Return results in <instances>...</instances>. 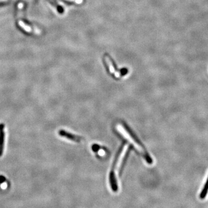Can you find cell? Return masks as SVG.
<instances>
[{
	"instance_id": "9",
	"label": "cell",
	"mask_w": 208,
	"mask_h": 208,
	"mask_svg": "<svg viewBox=\"0 0 208 208\" xmlns=\"http://www.w3.org/2000/svg\"><path fill=\"white\" fill-rule=\"evenodd\" d=\"M5 182H6V178L2 175H0V184L4 183Z\"/></svg>"
},
{
	"instance_id": "7",
	"label": "cell",
	"mask_w": 208,
	"mask_h": 208,
	"mask_svg": "<svg viewBox=\"0 0 208 208\" xmlns=\"http://www.w3.org/2000/svg\"><path fill=\"white\" fill-rule=\"evenodd\" d=\"M208 179H207V182H206V183H205V186H204V188L202 189V191H201V193H200V198L201 199H202V200H203V199H204L205 197H206V196H207V194H208Z\"/></svg>"
},
{
	"instance_id": "3",
	"label": "cell",
	"mask_w": 208,
	"mask_h": 208,
	"mask_svg": "<svg viewBox=\"0 0 208 208\" xmlns=\"http://www.w3.org/2000/svg\"><path fill=\"white\" fill-rule=\"evenodd\" d=\"M103 60L104 66L107 69V71L114 78H119L127 74L128 72V69L124 68L121 69L120 70H119L113 59L108 54H105Z\"/></svg>"
},
{
	"instance_id": "4",
	"label": "cell",
	"mask_w": 208,
	"mask_h": 208,
	"mask_svg": "<svg viewBox=\"0 0 208 208\" xmlns=\"http://www.w3.org/2000/svg\"><path fill=\"white\" fill-rule=\"evenodd\" d=\"M58 134L60 136L62 137L66 138L68 139L71 140L72 141L75 142H81L82 141L84 138L83 137L81 136H78L74 134L68 133L66 131H64L63 130H61L58 131Z\"/></svg>"
},
{
	"instance_id": "2",
	"label": "cell",
	"mask_w": 208,
	"mask_h": 208,
	"mask_svg": "<svg viewBox=\"0 0 208 208\" xmlns=\"http://www.w3.org/2000/svg\"><path fill=\"white\" fill-rule=\"evenodd\" d=\"M117 130L129 141L132 143L135 149L138 150V151L140 153L143 158H144L148 164H153V161L152 158H151L149 153L130 128H129L127 125L123 123L117 125Z\"/></svg>"
},
{
	"instance_id": "5",
	"label": "cell",
	"mask_w": 208,
	"mask_h": 208,
	"mask_svg": "<svg viewBox=\"0 0 208 208\" xmlns=\"http://www.w3.org/2000/svg\"><path fill=\"white\" fill-rule=\"evenodd\" d=\"M92 150L96 153H98V154L100 155V156H103L106 154V151L104 148H102L98 145H94L92 146Z\"/></svg>"
},
{
	"instance_id": "6",
	"label": "cell",
	"mask_w": 208,
	"mask_h": 208,
	"mask_svg": "<svg viewBox=\"0 0 208 208\" xmlns=\"http://www.w3.org/2000/svg\"><path fill=\"white\" fill-rule=\"evenodd\" d=\"M4 137H5V133H4L2 130H0V157L3 154Z\"/></svg>"
},
{
	"instance_id": "1",
	"label": "cell",
	"mask_w": 208,
	"mask_h": 208,
	"mask_svg": "<svg viewBox=\"0 0 208 208\" xmlns=\"http://www.w3.org/2000/svg\"><path fill=\"white\" fill-rule=\"evenodd\" d=\"M131 147V146H130ZM130 147L127 144H123L117 151L113 163L111 166V169L109 172V180L110 187L114 192H117L119 190L118 183L116 176V171L118 169L119 177L121 176L123 168L125 167V161L130 151Z\"/></svg>"
},
{
	"instance_id": "8",
	"label": "cell",
	"mask_w": 208,
	"mask_h": 208,
	"mask_svg": "<svg viewBox=\"0 0 208 208\" xmlns=\"http://www.w3.org/2000/svg\"><path fill=\"white\" fill-rule=\"evenodd\" d=\"M48 1L50 2V3H51L54 7H55L57 8V11H58L60 13L62 14V13H64V9H63V8L61 6H60V5H58V4H57V2L56 1V0H48Z\"/></svg>"
}]
</instances>
